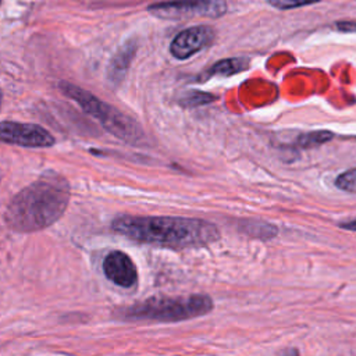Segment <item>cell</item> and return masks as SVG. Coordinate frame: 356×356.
<instances>
[{
    "label": "cell",
    "mask_w": 356,
    "mask_h": 356,
    "mask_svg": "<svg viewBox=\"0 0 356 356\" xmlns=\"http://www.w3.org/2000/svg\"><path fill=\"white\" fill-rule=\"evenodd\" d=\"M70 196L68 181L57 172L47 171L11 197L4 221L19 232L43 229L64 214Z\"/></svg>",
    "instance_id": "obj_1"
},
{
    "label": "cell",
    "mask_w": 356,
    "mask_h": 356,
    "mask_svg": "<svg viewBox=\"0 0 356 356\" xmlns=\"http://www.w3.org/2000/svg\"><path fill=\"white\" fill-rule=\"evenodd\" d=\"M111 228L132 241L175 249L204 246L220 239L217 225L188 217L170 216H120Z\"/></svg>",
    "instance_id": "obj_2"
},
{
    "label": "cell",
    "mask_w": 356,
    "mask_h": 356,
    "mask_svg": "<svg viewBox=\"0 0 356 356\" xmlns=\"http://www.w3.org/2000/svg\"><path fill=\"white\" fill-rule=\"evenodd\" d=\"M214 307L213 299L204 293L184 296H156L121 310V317L128 320L182 321L207 314Z\"/></svg>",
    "instance_id": "obj_3"
},
{
    "label": "cell",
    "mask_w": 356,
    "mask_h": 356,
    "mask_svg": "<svg viewBox=\"0 0 356 356\" xmlns=\"http://www.w3.org/2000/svg\"><path fill=\"white\" fill-rule=\"evenodd\" d=\"M60 90L70 99L75 100L89 115L96 118L106 131L118 139L129 143H138L143 140L145 134L140 125L129 115L70 82H60Z\"/></svg>",
    "instance_id": "obj_4"
},
{
    "label": "cell",
    "mask_w": 356,
    "mask_h": 356,
    "mask_svg": "<svg viewBox=\"0 0 356 356\" xmlns=\"http://www.w3.org/2000/svg\"><path fill=\"white\" fill-rule=\"evenodd\" d=\"M147 11L157 18L178 21L196 17L220 18L227 13L225 0H168L153 3Z\"/></svg>",
    "instance_id": "obj_5"
},
{
    "label": "cell",
    "mask_w": 356,
    "mask_h": 356,
    "mask_svg": "<svg viewBox=\"0 0 356 356\" xmlns=\"http://www.w3.org/2000/svg\"><path fill=\"white\" fill-rule=\"evenodd\" d=\"M0 139L6 143L24 147H49L53 146L54 136L43 127L29 122L3 121L0 125Z\"/></svg>",
    "instance_id": "obj_6"
},
{
    "label": "cell",
    "mask_w": 356,
    "mask_h": 356,
    "mask_svg": "<svg viewBox=\"0 0 356 356\" xmlns=\"http://www.w3.org/2000/svg\"><path fill=\"white\" fill-rule=\"evenodd\" d=\"M216 38V32L209 25H196L181 31L170 43V53L178 60H186L210 46Z\"/></svg>",
    "instance_id": "obj_7"
},
{
    "label": "cell",
    "mask_w": 356,
    "mask_h": 356,
    "mask_svg": "<svg viewBox=\"0 0 356 356\" xmlns=\"http://www.w3.org/2000/svg\"><path fill=\"white\" fill-rule=\"evenodd\" d=\"M103 273L111 282L122 288L134 286L138 280V271L132 259L121 250H113L104 257Z\"/></svg>",
    "instance_id": "obj_8"
},
{
    "label": "cell",
    "mask_w": 356,
    "mask_h": 356,
    "mask_svg": "<svg viewBox=\"0 0 356 356\" xmlns=\"http://www.w3.org/2000/svg\"><path fill=\"white\" fill-rule=\"evenodd\" d=\"M248 64H249V61L243 57L220 60L218 63L211 65V68H209V71L206 72V78H210V76H214V75L228 76V75L236 74L239 71H243L245 68H248Z\"/></svg>",
    "instance_id": "obj_9"
},
{
    "label": "cell",
    "mask_w": 356,
    "mask_h": 356,
    "mask_svg": "<svg viewBox=\"0 0 356 356\" xmlns=\"http://www.w3.org/2000/svg\"><path fill=\"white\" fill-rule=\"evenodd\" d=\"M135 53V44L132 43H127L124 44V47L114 56V58L110 63V76L114 79H121V76L124 75V71L128 68L132 56Z\"/></svg>",
    "instance_id": "obj_10"
},
{
    "label": "cell",
    "mask_w": 356,
    "mask_h": 356,
    "mask_svg": "<svg viewBox=\"0 0 356 356\" xmlns=\"http://www.w3.org/2000/svg\"><path fill=\"white\" fill-rule=\"evenodd\" d=\"M332 138V132L328 131H317V132H307L298 138V145L302 147H310L314 145H321Z\"/></svg>",
    "instance_id": "obj_11"
},
{
    "label": "cell",
    "mask_w": 356,
    "mask_h": 356,
    "mask_svg": "<svg viewBox=\"0 0 356 356\" xmlns=\"http://www.w3.org/2000/svg\"><path fill=\"white\" fill-rule=\"evenodd\" d=\"M335 186L345 192H356V168L346 170L335 178Z\"/></svg>",
    "instance_id": "obj_12"
},
{
    "label": "cell",
    "mask_w": 356,
    "mask_h": 356,
    "mask_svg": "<svg viewBox=\"0 0 356 356\" xmlns=\"http://www.w3.org/2000/svg\"><path fill=\"white\" fill-rule=\"evenodd\" d=\"M270 6L278 8V10H291V8H298L309 4L318 3L321 0H267Z\"/></svg>",
    "instance_id": "obj_13"
},
{
    "label": "cell",
    "mask_w": 356,
    "mask_h": 356,
    "mask_svg": "<svg viewBox=\"0 0 356 356\" xmlns=\"http://www.w3.org/2000/svg\"><path fill=\"white\" fill-rule=\"evenodd\" d=\"M211 99H214V96L207 95V93L195 92L193 95H188L186 99H184V100H188V102H186V106H199V104L211 102Z\"/></svg>",
    "instance_id": "obj_14"
},
{
    "label": "cell",
    "mask_w": 356,
    "mask_h": 356,
    "mask_svg": "<svg viewBox=\"0 0 356 356\" xmlns=\"http://www.w3.org/2000/svg\"><path fill=\"white\" fill-rule=\"evenodd\" d=\"M338 29L342 32H353L356 31V22H349V21H342L337 24Z\"/></svg>",
    "instance_id": "obj_15"
},
{
    "label": "cell",
    "mask_w": 356,
    "mask_h": 356,
    "mask_svg": "<svg viewBox=\"0 0 356 356\" xmlns=\"http://www.w3.org/2000/svg\"><path fill=\"white\" fill-rule=\"evenodd\" d=\"M342 228L345 229H349V231H356V220H352V221H348V222H343L341 224Z\"/></svg>",
    "instance_id": "obj_16"
}]
</instances>
